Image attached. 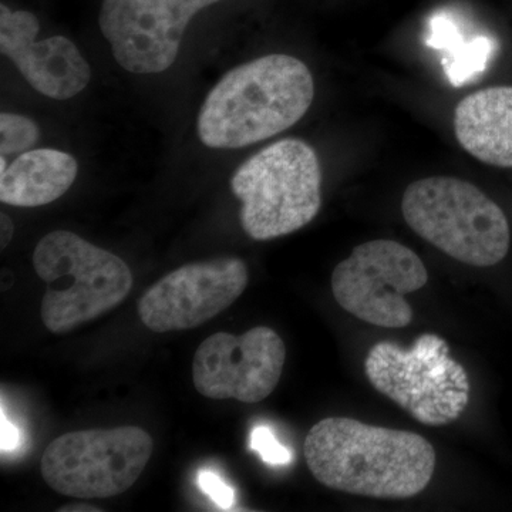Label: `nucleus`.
I'll list each match as a JSON object with an SVG mask.
<instances>
[{
  "label": "nucleus",
  "instance_id": "f257e3e1",
  "mask_svg": "<svg viewBox=\"0 0 512 512\" xmlns=\"http://www.w3.org/2000/svg\"><path fill=\"white\" fill-rule=\"evenodd\" d=\"M312 476L340 493L404 500L420 494L436 470V450L412 431L328 417L303 444Z\"/></svg>",
  "mask_w": 512,
  "mask_h": 512
},
{
  "label": "nucleus",
  "instance_id": "f03ea898",
  "mask_svg": "<svg viewBox=\"0 0 512 512\" xmlns=\"http://www.w3.org/2000/svg\"><path fill=\"white\" fill-rule=\"evenodd\" d=\"M315 83L296 57L241 64L215 84L198 114V136L212 148H242L295 126L311 107Z\"/></svg>",
  "mask_w": 512,
  "mask_h": 512
},
{
  "label": "nucleus",
  "instance_id": "7ed1b4c3",
  "mask_svg": "<svg viewBox=\"0 0 512 512\" xmlns=\"http://www.w3.org/2000/svg\"><path fill=\"white\" fill-rule=\"evenodd\" d=\"M33 268L47 285L40 316L55 335L116 308L133 288L131 269L120 256L70 231L50 232L40 239Z\"/></svg>",
  "mask_w": 512,
  "mask_h": 512
},
{
  "label": "nucleus",
  "instance_id": "20e7f679",
  "mask_svg": "<svg viewBox=\"0 0 512 512\" xmlns=\"http://www.w3.org/2000/svg\"><path fill=\"white\" fill-rule=\"evenodd\" d=\"M402 211L424 241L463 264H500L510 249L503 210L476 185L454 177H429L406 188Z\"/></svg>",
  "mask_w": 512,
  "mask_h": 512
},
{
  "label": "nucleus",
  "instance_id": "39448f33",
  "mask_svg": "<svg viewBox=\"0 0 512 512\" xmlns=\"http://www.w3.org/2000/svg\"><path fill=\"white\" fill-rule=\"evenodd\" d=\"M242 202L241 224L256 241L285 237L312 220L322 205V170L315 150L296 138L276 141L232 175Z\"/></svg>",
  "mask_w": 512,
  "mask_h": 512
},
{
  "label": "nucleus",
  "instance_id": "423d86ee",
  "mask_svg": "<svg viewBox=\"0 0 512 512\" xmlns=\"http://www.w3.org/2000/svg\"><path fill=\"white\" fill-rule=\"evenodd\" d=\"M370 384L426 426L456 421L470 400L466 369L450 357L446 340L424 333L410 349L380 342L370 349Z\"/></svg>",
  "mask_w": 512,
  "mask_h": 512
},
{
  "label": "nucleus",
  "instance_id": "0eeeda50",
  "mask_svg": "<svg viewBox=\"0 0 512 512\" xmlns=\"http://www.w3.org/2000/svg\"><path fill=\"white\" fill-rule=\"evenodd\" d=\"M153 448L150 434L136 426L72 431L47 446L40 471L52 490L67 497H116L140 478Z\"/></svg>",
  "mask_w": 512,
  "mask_h": 512
},
{
  "label": "nucleus",
  "instance_id": "6e6552de",
  "mask_svg": "<svg viewBox=\"0 0 512 512\" xmlns=\"http://www.w3.org/2000/svg\"><path fill=\"white\" fill-rule=\"evenodd\" d=\"M429 281L420 256L400 242L376 239L353 248L336 266L332 292L336 302L357 319L382 328H406L413 320L409 293Z\"/></svg>",
  "mask_w": 512,
  "mask_h": 512
},
{
  "label": "nucleus",
  "instance_id": "1a4fd4ad",
  "mask_svg": "<svg viewBox=\"0 0 512 512\" xmlns=\"http://www.w3.org/2000/svg\"><path fill=\"white\" fill-rule=\"evenodd\" d=\"M285 359L284 340L268 326H256L241 336L214 333L195 352L192 382L208 399L255 404L274 392Z\"/></svg>",
  "mask_w": 512,
  "mask_h": 512
},
{
  "label": "nucleus",
  "instance_id": "9d476101",
  "mask_svg": "<svg viewBox=\"0 0 512 512\" xmlns=\"http://www.w3.org/2000/svg\"><path fill=\"white\" fill-rule=\"evenodd\" d=\"M221 0H103L99 23L117 63L131 73L165 72L200 10Z\"/></svg>",
  "mask_w": 512,
  "mask_h": 512
},
{
  "label": "nucleus",
  "instance_id": "9b49d317",
  "mask_svg": "<svg viewBox=\"0 0 512 512\" xmlns=\"http://www.w3.org/2000/svg\"><path fill=\"white\" fill-rule=\"evenodd\" d=\"M248 278L247 264L239 258L181 266L144 293L138 316L156 333L198 328L237 301Z\"/></svg>",
  "mask_w": 512,
  "mask_h": 512
},
{
  "label": "nucleus",
  "instance_id": "f8f14e48",
  "mask_svg": "<svg viewBox=\"0 0 512 512\" xmlns=\"http://www.w3.org/2000/svg\"><path fill=\"white\" fill-rule=\"evenodd\" d=\"M40 23L28 10L0 5V50L26 82L43 96L69 100L86 89L92 72L72 40L63 36L36 42Z\"/></svg>",
  "mask_w": 512,
  "mask_h": 512
},
{
  "label": "nucleus",
  "instance_id": "ddd939ff",
  "mask_svg": "<svg viewBox=\"0 0 512 512\" xmlns=\"http://www.w3.org/2000/svg\"><path fill=\"white\" fill-rule=\"evenodd\" d=\"M460 146L481 163L512 168V87L480 90L454 111Z\"/></svg>",
  "mask_w": 512,
  "mask_h": 512
},
{
  "label": "nucleus",
  "instance_id": "4468645a",
  "mask_svg": "<svg viewBox=\"0 0 512 512\" xmlns=\"http://www.w3.org/2000/svg\"><path fill=\"white\" fill-rule=\"evenodd\" d=\"M77 170V161L64 151H26L0 171V201L20 208L50 204L69 191Z\"/></svg>",
  "mask_w": 512,
  "mask_h": 512
},
{
  "label": "nucleus",
  "instance_id": "2eb2a0df",
  "mask_svg": "<svg viewBox=\"0 0 512 512\" xmlns=\"http://www.w3.org/2000/svg\"><path fill=\"white\" fill-rule=\"evenodd\" d=\"M427 46L443 53L444 73L454 87H463L483 76L497 53L498 43L493 36H468L451 13L437 12L429 20Z\"/></svg>",
  "mask_w": 512,
  "mask_h": 512
},
{
  "label": "nucleus",
  "instance_id": "dca6fc26",
  "mask_svg": "<svg viewBox=\"0 0 512 512\" xmlns=\"http://www.w3.org/2000/svg\"><path fill=\"white\" fill-rule=\"evenodd\" d=\"M40 140V128L29 117L2 113L0 116V151L3 157L23 154Z\"/></svg>",
  "mask_w": 512,
  "mask_h": 512
},
{
  "label": "nucleus",
  "instance_id": "f3484780",
  "mask_svg": "<svg viewBox=\"0 0 512 512\" xmlns=\"http://www.w3.org/2000/svg\"><path fill=\"white\" fill-rule=\"evenodd\" d=\"M249 447L261 456L269 466H286L291 463L293 454L288 447L276 440L275 434L266 426H258L249 437Z\"/></svg>",
  "mask_w": 512,
  "mask_h": 512
},
{
  "label": "nucleus",
  "instance_id": "a211bd4d",
  "mask_svg": "<svg viewBox=\"0 0 512 512\" xmlns=\"http://www.w3.org/2000/svg\"><path fill=\"white\" fill-rule=\"evenodd\" d=\"M198 487L205 495L211 498L222 510H231L235 505L234 488L227 483L215 471L201 470L198 474Z\"/></svg>",
  "mask_w": 512,
  "mask_h": 512
},
{
  "label": "nucleus",
  "instance_id": "6ab92c4d",
  "mask_svg": "<svg viewBox=\"0 0 512 512\" xmlns=\"http://www.w3.org/2000/svg\"><path fill=\"white\" fill-rule=\"evenodd\" d=\"M0 423H2V453H10V451H15L16 448L19 447V430L15 424L12 423L5 416V412L2 409V417H0Z\"/></svg>",
  "mask_w": 512,
  "mask_h": 512
},
{
  "label": "nucleus",
  "instance_id": "aec40b11",
  "mask_svg": "<svg viewBox=\"0 0 512 512\" xmlns=\"http://www.w3.org/2000/svg\"><path fill=\"white\" fill-rule=\"evenodd\" d=\"M0 227H2V231H0V237H2L0 245H2V249H5L10 244V241H12L13 232H15V225H13L9 215H6L5 212L0 214Z\"/></svg>",
  "mask_w": 512,
  "mask_h": 512
},
{
  "label": "nucleus",
  "instance_id": "412c9836",
  "mask_svg": "<svg viewBox=\"0 0 512 512\" xmlns=\"http://www.w3.org/2000/svg\"><path fill=\"white\" fill-rule=\"evenodd\" d=\"M60 512H67V511H92V512H100V508L93 507V505H83V504H77V505H66V507L60 508Z\"/></svg>",
  "mask_w": 512,
  "mask_h": 512
}]
</instances>
